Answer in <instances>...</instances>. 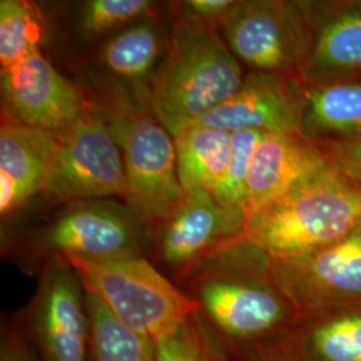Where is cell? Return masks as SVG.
I'll list each match as a JSON object with an SVG mask.
<instances>
[{"instance_id": "16", "label": "cell", "mask_w": 361, "mask_h": 361, "mask_svg": "<svg viewBox=\"0 0 361 361\" xmlns=\"http://www.w3.org/2000/svg\"><path fill=\"white\" fill-rule=\"evenodd\" d=\"M52 133L34 129L3 111L0 126V214L8 217L43 193L51 161Z\"/></svg>"}, {"instance_id": "23", "label": "cell", "mask_w": 361, "mask_h": 361, "mask_svg": "<svg viewBox=\"0 0 361 361\" xmlns=\"http://www.w3.org/2000/svg\"><path fill=\"white\" fill-rule=\"evenodd\" d=\"M46 25L38 6L26 0L0 1V65L1 71L40 50Z\"/></svg>"}, {"instance_id": "6", "label": "cell", "mask_w": 361, "mask_h": 361, "mask_svg": "<svg viewBox=\"0 0 361 361\" xmlns=\"http://www.w3.org/2000/svg\"><path fill=\"white\" fill-rule=\"evenodd\" d=\"M104 116L123 158L125 207L141 228H155L186 194L178 178L174 138L149 113Z\"/></svg>"}, {"instance_id": "28", "label": "cell", "mask_w": 361, "mask_h": 361, "mask_svg": "<svg viewBox=\"0 0 361 361\" xmlns=\"http://www.w3.org/2000/svg\"><path fill=\"white\" fill-rule=\"evenodd\" d=\"M0 361H37L25 338L16 331L7 329L1 336Z\"/></svg>"}, {"instance_id": "2", "label": "cell", "mask_w": 361, "mask_h": 361, "mask_svg": "<svg viewBox=\"0 0 361 361\" xmlns=\"http://www.w3.org/2000/svg\"><path fill=\"white\" fill-rule=\"evenodd\" d=\"M246 74L217 30L173 19L168 50L152 82L149 113L177 138L238 91Z\"/></svg>"}, {"instance_id": "15", "label": "cell", "mask_w": 361, "mask_h": 361, "mask_svg": "<svg viewBox=\"0 0 361 361\" xmlns=\"http://www.w3.org/2000/svg\"><path fill=\"white\" fill-rule=\"evenodd\" d=\"M328 162L317 143L300 133H267L258 143L246 180L247 222L279 204Z\"/></svg>"}, {"instance_id": "11", "label": "cell", "mask_w": 361, "mask_h": 361, "mask_svg": "<svg viewBox=\"0 0 361 361\" xmlns=\"http://www.w3.org/2000/svg\"><path fill=\"white\" fill-rule=\"evenodd\" d=\"M30 325L44 361H87L90 323L85 288L65 259H51L30 308Z\"/></svg>"}, {"instance_id": "21", "label": "cell", "mask_w": 361, "mask_h": 361, "mask_svg": "<svg viewBox=\"0 0 361 361\" xmlns=\"http://www.w3.org/2000/svg\"><path fill=\"white\" fill-rule=\"evenodd\" d=\"M94 361H157L155 343L119 322L104 301L85 289Z\"/></svg>"}, {"instance_id": "18", "label": "cell", "mask_w": 361, "mask_h": 361, "mask_svg": "<svg viewBox=\"0 0 361 361\" xmlns=\"http://www.w3.org/2000/svg\"><path fill=\"white\" fill-rule=\"evenodd\" d=\"M300 134L314 143L361 137V78L304 82Z\"/></svg>"}, {"instance_id": "14", "label": "cell", "mask_w": 361, "mask_h": 361, "mask_svg": "<svg viewBox=\"0 0 361 361\" xmlns=\"http://www.w3.org/2000/svg\"><path fill=\"white\" fill-rule=\"evenodd\" d=\"M304 82L298 74L247 71L243 86L195 125L228 133H300Z\"/></svg>"}, {"instance_id": "19", "label": "cell", "mask_w": 361, "mask_h": 361, "mask_svg": "<svg viewBox=\"0 0 361 361\" xmlns=\"http://www.w3.org/2000/svg\"><path fill=\"white\" fill-rule=\"evenodd\" d=\"M285 348L298 361H361V305L301 317Z\"/></svg>"}, {"instance_id": "13", "label": "cell", "mask_w": 361, "mask_h": 361, "mask_svg": "<svg viewBox=\"0 0 361 361\" xmlns=\"http://www.w3.org/2000/svg\"><path fill=\"white\" fill-rule=\"evenodd\" d=\"M246 225L243 209L225 207L207 190L186 193L178 207L154 228L157 256L169 268L189 273L240 237Z\"/></svg>"}, {"instance_id": "1", "label": "cell", "mask_w": 361, "mask_h": 361, "mask_svg": "<svg viewBox=\"0 0 361 361\" xmlns=\"http://www.w3.org/2000/svg\"><path fill=\"white\" fill-rule=\"evenodd\" d=\"M193 298L210 323L237 341L283 338L296 329L300 313L271 271V259L245 244H229L192 271Z\"/></svg>"}, {"instance_id": "8", "label": "cell", "mask_w": 361, "mask_h": 361, "mask_svg": "<svg viewBox=\"0 0 361 361\" xmlns=\"http://www.w3.org/2000/svg\"><path fill=\"white\" fill-rule=\"evenodd\" d=\"M170 34L153 13L98 46L86 73L106 104L101 113H149L152 82Z\"/></svg>"}, {"instance_id": "7", "label": "cell", "mask_w": 361, "mask_h": 361, "mask_svg": "<svg viewBox=\"0 0 361 361\" xmlns=\"http://www.w3.org/2000/svg\"><path fill=\"white\" fill-rule=\"evenodd\" d=\"M43 194L62 204L125 197L122 153L104 114L91 109L70 128L52 133Z\"/></svg>"}, {"instance_id": "22", "label": "cell", "mask_w": 361, "mask_h": 361, "mask_svg": "<svg viewBox=\"0 0 361 361\" xmlns=\"http://www.w3.org/2000/svg\"><path fill=\"white\" fill-rule=\"evenodd\" d=\"M153 13L149 0H87L78 4L74 32L80 43L99 46Z\"/></svg>"}, {"instance_id": "29", "label": "cell", "mask_w": 361, "mask_h": 361, "mask_svg": "<svg viewBox=\"0 0 361 361\" xmlns=\"http://www.w3.org/2000/svg\"><path fill=\"white\" fill-rule=\"evenodd\" d=\"M285 349V355L283 356V357H279V359H271V360L269 361H298L297 360L296 357L292 355V353H289L288 352V349Z\"/></svg>"}, {"instance_id": "5", "label": "cell", "mask_w": 361, "mask_h": 361, "mask_svg": "<svg viewBox=\"0 0 361 361\" xmlns=\"http://www.w3.org/2000/svg\"><path fill=\"white\" fill-rule=\"evenodd\" d=\"M249 71L300 74L316 35V1L237 0L219 30Z\"/></svg>"}, {"instance_id": "24", "label": "cell", "mask_w": 361, "mask_h": 361, "mask_svg": "<svg viewBox=\"0 0 361 361\" xmlns=\"http://www.w3.org/2000/svg\"><path fill=\"white\" fill-rule=\"evenodd\" d=\"M267 133L237 131L232 134V150L224 183L216 198L225 207L243 209L245 200L246 180L258 143ZM244 210V209H243Z\"/></svg>"}, {"instance_id": "10", "label": "cell", "mask_w": 361, "mask_h": 361, "mask_svg": "<svg viewBox=\"0 0 361 361\" xmlns=\"http://www.w3.org/2000/svg\"><path fill=\"white\" fill-rule=\"evenodd\" d=\"M141 226L129 210L107 200L82 201L66 207L38 237L51 259L110 258L141 255Z\"/></svg>"}, {"instance_id": "20", "label": "cell", "mask_w": 361, "mask_h": 361, "mask_svg": "<svg viewBox=\"0 0 361 361\" xmlns=\"http://www.w3.org/2000/svg\"><path fill=\"white\" fill-rule=\"evenodd\" d=\"M174 142L178 178L183 192L207 190L216 197L226 176L232 134L194 125L174 138Z\"/></svg>"}, {"instance_id": "27", "label": "cell", "mask_w": 361, "mask_h": 361, "mask_svg": "<svg viewBox=\"0 0 361 361\" xmlns=\"http://www.w3.org/2000/svg\"><path fill=\"white\" fill-rule=\"evenodd\" d=\"M317 145L332 168L361 183V137Z\"/></svg>"}, {"instance_id": "25", "label": "cell", "mask_w": 361, "mask_h": 361, "mask_svg": "<svg viewBox=\"0 0 361 361\" xmlns=\"http://www.w3.org/2000/svg\"><path fill=\"white\" fill-rule=\"evenodd\" d=\"M193 320L176 334L155 343L157 361H219L217 356L207 348L204 337L194 326Z\"/></svg>"}, {"instance_id": "12", "label": "cell", "mask_w": 361, "mask_h": 361, "mask_svg": "<svg viewBox=\"0 0 361 361\" xmlns=\"http://www.w3.org/2000/svg\"><path fill=\"white\" fill-rule=\"evenodd\" d=\"M1 97L4 113L49 133L70 128L92 109L80 87L58 71L42 50L1 71Z\"/></svg>"}, {"instance_id": "4", "label": "cell", "mask_w": 361, "mask_h": 361, "mask_svg": "<svg viewBox=\"0 0 361 361\" xmlns=\"http://www.w3.org/2000/svg\"><path fill=\"white\" fill-rule=\"evenodd\" d=\"M85 289L99 297L119 322L154 343L176 334L201 312L141 255L110 258H63Z\"/></svg>"}, {"instance_id": "3", "label": "cell", "mask_w": 361, "mask_h": 361, "mask_svg": "<svg viewBox=\"0 0 361 361\" xmlns=\"http://www.w3.org/2000/svg\"><path fill=\"white\" fill-rule=\"evenodd\" d=\"M360 226L361 183L328 164L250 219L229 244L252 246L269 258L290 257L332 245Z\"/></svg>"}, {"instance_id": "26", "label": "cell", "mask_w": 361, "mask_h": 361, "mask_svg": "<svg viewBox=\"0 0 361 361\" xmlns=\"http://www.w3.org/2000/svg\"><path fill=\"white\" fill-rule=\"evenodd\" d=\"M237 0H188L171 7L176 10L173 19L201 28L217 30L232 11Z\"/></svg>"}, {"instance_id": "9", "label": "cell", "mask_w": 361, "mask_h": 361, "mask_svg": "<svg viewBox=\"0 0 361 361\" xmlns=\"http://www.w3.org/2000/svg\"><path fill=\"white\" fill-rule=\"evenodd\" d=\"M271 271L300 319L361 305V226L332 245L269 258Z\"/></svg>"}, {"instance_id": "17", "label": "cell", "mask_w": 361, "mask_h": 361, "mask_svg": "<svg viewBox=\"0 0 361 361\" xmlns=\"http://www.w3.org/2000/svg\"><path fill=\"white\" fill-rule=\"evenodd\" d=\"M302 82L361 78V0L316 1V35Z\"/></svg>"}]
</instances>
